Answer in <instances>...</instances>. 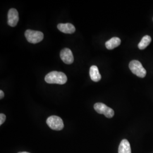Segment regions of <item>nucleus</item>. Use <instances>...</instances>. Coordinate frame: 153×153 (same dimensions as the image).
<instances>
[{"label": "nucleus", "instance_id": "nucleus-1", "mask_svg": "<svg viewBox=\"0 0 153 153\" xmlns=\"http://www.w3.org/2000/svg\"><path fill=\"white\" fill-rule=\"evenodd\" d=\"M45 81L49 84L64 85L67 82V76L62 72L51 71L45 76Z\"/></svg>", "mask_w": 153, "mask_h": 153}, {"label": "nucleus", "instance_id": "nucleus-2", "mask_svg": "<svg viewBox=\"0 0 153 153\" xmlns=\"http://www.w3.org/2000/svg\"><path fill=\"white\" fill-rule=\"evenodd\" d=\"M25 35L28 42L33 44L38 43L42 41L44 38L43 33L31 30H27L25 31Z\"/></svg>", "mask_w": 153, "mask_h": 153}, {"label": "nucleus", "instance_id": "nucleus-3", "mask_svg": "<svg viewBox=\"0 0 153 153\" xmlns=\"http://www.w3.org/2000/svg\"><path fill=\"white\" fill-rule=\"evenodd\" d=\"M129 69L131 72L140 78H144L146 75V71L142 66V64L137 60H132L129 64Z\"/></svg>", "mask_w": 153, "mask_h": 153}, {"label": "nucleus", "instance_id": "nucleus-4", "mask_svg": "<svg viewBox=\"0 0 153 153\" xmlns=\"http://www.w3.org/2000/svg\"><path fill=\"white\" fill-rule=\"evenodd\" d=\"M47 124L49 128L55 131H61L64 126L62 120L57 116H49L47 120Z\"/></svg>", "mask_w": 153, "mask_h": 153}, {"label": "nucleus", "instance_id": "nucleus-5", "mask_svg": "<svg viewBox=\"0 0 153 153\" xmlns=\"http://www.w3.org/2000/svg\"><path fill=\"white\" fill-rule=\"evenodd\" d=\"M94 109L99 114H103L107 118H112L115 114L114 111L102 103H97L94 104Z\"/></svg>", "mask_w": 153, "mask_h": 153}, {"label": "nucleus", "instance_id": "nucleus-6", "mask_svg": "<svg viewBox=\"0 0 153 153\" xmlns=\"http://www.w3.org/2000/svg\"><path fill=\"white\" fill-rule=\"evenodd\" d=\"M19 21L18 12L16 9H10L7 14V23L11 27L16 26Z\"/></svg>", "mask_w": 153, "mask_h": 153}, {"label": "nucleus", "instance_id": "nucleus-7", "mask_svg": "<svg viewBox=\"0 0 153 153\" xmlns=\"http://www.w3.org/2000/svg\"><path fill=\"white\" fill-rule=\"evenodd\" d=\"M60 58L62 61L66 64H71L74 61V56L71 50L65 48L60 52Z\"/></svg>", "mask_w": 153, "mask_h": 153}, {"label": "nucleus", "instance_id": "nucleus-8", "mask_svg": "<svg viewBox=\"0 0 153 153\" xmlns=\"http://www.w3.org/2000/svg\"><path fill=\"white\" fill-rule=\"evenodd\" d=\"M58 29L62 33L71 34L76 31V28L71 23H60L57 25Z\"/></svg>", "mask_w": 153, "mask_h": 153}, {"label": "nucleus", "instance_id": "nucleus-9", "mask_svg": "<svg viewBox=\"0 0 153 153\" xmlns=\"http://www.w3.org/2000/svg\"><path fill=\"white\" fill-rule=\"evenodd\" d=\"M90 76L91 80L94 82H99L101 79L102 76L97 66L93 65L90 67Z\"/></svg>", "mask_w": 153, "mask_h": 153}, {"label": "nucleus", "instance_id": "nucleus-10", "mask_svg": "<svg viewBox=\"0 0 153 153\" xmlns=\"http://www.w3.org/2000/svg\"><path fill=\"white\" fill-rule=\"evenodd\" d=\"M119 153H131V145L129 141L124 139L121 141L118 150Z\"/></svg>", "mask_w": 153, "mask_h": 153}, {"label": "nucleus", "instance_id": "nucleus-11", "mask_svg": "<svg viewBox=\"0 0 153 153\" xmlns=\"http://www.w3.org/2000/svg\"><path fill=\"white\" fill-rule=\"evenodd\" d=\"M120 44V39L117 37H114L105 42V47L107 49L111 50L117 47Z\"/></svg>", "mask_w": 153, "mask_h": 153}, {"label": "nucleus", "instance_id": "nucleus-12", "mask_svg": "<svg viewBox=\"0 0 153 153\" xmlns=\"http://www.w3.org/2000/svg\"><path fill=\"white\" fill-rule=\"evenodd\" d=\"M152 42V38L149 35H145L142 38V40L139 43L138 47L140 49H145Z\"/></svg>", "mask_w": 153, "mask_h": 153}, {"label": "nucleus", "instance_id": "nucleus-13", "mask_svg": "<svg viewBox=\"0 0 153 153\" xmlns=\"http://www.w3.org/2000/svg\"><path fill=\"white\" fill-rule=\"evenodd\" d=\"M6 120V116L4 114H0V125L1 126Z\"/></svg>", "mask_w": 153, "mask_h": 153}, {"label": "nucleus", "instance_id": "nucleus-14", "mask_svg": "<svg viewBox=\"0 0 153 153\" xmlns=\"http://www.w3.org/2000/svg\"><path fill=\"white\" fill-rule=\"evenodd\" d=\"M0 95H1L0 96V99H2L4 97V93L3 92L2 90H0Z\"/></svg>", "mask_w": 153, "mask_h": 153}, {"label": "nucleus", "instance_id": "nucleus-15", "mask_svg": "<svg viewBox=\"0 0 153 153\" xmlns=\"http://www.w3.org/2000/svg\"><path fill=\"white\" fill-rule=\"evenodd\" d=\"M28 153V152H19V153Z\"/></svg>", "mask_w": 153, "mask_h": 153}]
</instances>
